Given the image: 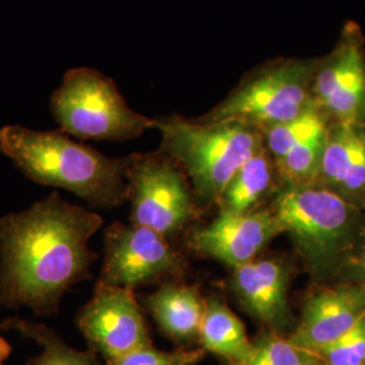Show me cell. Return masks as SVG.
I'll list each match as a JSON object with an SVG mask.
<instances>
[{
    "label": "cell",
    "instance_id": "1",
    "mask_svg": "<svg viewBox=\"0 0 365 365\" xmlns=\"http://www.w3.org/2000/svg\"><path fill=\"white\" fill-rule=\"evenodd\" d=\"M103 225L91 210L58 192L0 218V306L36 317L60 312L66 292L92 279L98 253L90 240Z\"/></svg>",
    "mask_w": 365,
    "mask_h": 365
},
{
    "label": "cell",
    "instance_id": "2",
    "mask_svg": "<svg viewBox=\"0 0 365 365\" xmlns=\"http://www.w3.org/2000/svg\"><path fill=\"white\" fill-rule=\"evenodd\" d=\"M0 150L29 180L63 188L96 209H115L128 200L129 156H105L61 130L19 125L0 129Z\"/></svg>",
    "mask_w": 365,
    "mask_h": 365
},
{
    "label": "cell",
    "instance_id": "3",
    "mask_svg": "<svg viewBox=\"0 0 365 365\" xmlns=\"http://www.w3.org/2000/svg\"><path fill=\"white\" fill-rule=\"evenodd\" d=\"M269 209L317 283L341 274L359 247L361 209L317 185H279Z\"/></svg>",
    "mask_w": 365,
    "mask_h": 365
},
{
    "label": "cell",
    "instance_id": "4",
    "mask_svg": "<svg viewBox=\"0 0 365 365\" xmlns=\"http://www.w3.org/2000/svg\"><path fill=\"white\" fill-rule=\"evenodd\" d=\"M160 150L185 173L194 194L218 203L235 173L264 146L259 129L242 122H203L172 115L156 118Z\"/></svg>",
    "mask_w": 365,
    "mask_h": 365
},
{
    "label": "cell",
    "instance_id": "5",
    "mask_svg": "<svg viewBox=\"0 0 365 365\" xmlns=\"http://www.w3.org/2000/svg\"><path fill=\"white\" fill-rule=\"evenodd\" d=\"M51 113L60 130L81 141H129L155 129V119L134 111L113 78L87 66L66 71Z\"/></svg>",
    "mask_w": 365,
    "mask_h": 365
},
{
    "label": "cell",
    "instance_id": "6",
    "mask_svg": "<svg viewBox=\"0 0 365 365\" xmlns=\"http://www.w3.org/2000/svg\"><path fill=\"white\" fill-rule=\"evenodd\" d=\"M318 60L280 58L249 75L203 122H242L262 131L303 115L314 103V71Z\"/></svg>",
    "mask_w": 365,
    "mask_h": 365
},
{
    "label": "cell",
    "instance_id": "7",
    "mask_svg": "<svg viewBox=\"0 0 365 365\" xmlns=\"http://www.w3.org/2000/svg\"><path fill=\"white\" fill-rule=\"evenodd\" d=\"M130 223L172 241L200 217L194 190L180 167L160 149L129 156Z\"/></svg>",
    "mask_w": 365,
    "mask_h": 365
},
{
    "label": "cell",
    "instance_id": "8",
    "mask_svg": "<svg viewBox=\"0 0 365 365\" xmlns=\"http://www.w3.org/2000/svg\"><path fill=\"white\" fill-rule=\"evenodd\" d=\"M99 282L135 288L179 282L187 269L182 252L168 238L137 225L113 222L105 230Z\"/></svg>",
    "mask_w": 365,
    "mask_h": 365
},
{
    "label": "cell",
    "instance_id": "9",
    "mask_svg": "<svg viewBox=\"0 0 365 365\" xmlns=\"http://www.w3.org/2000/svg\"><path fill=\"white\" fill-rule=\"evenodd\" d=\"M75 322L90 349L105 361L153 345L143 307L129 288L98 280L91 299L78 310Z\"/></svg>",
    "mask_w": 365,
    "mask_h": 365
},
{
    "label": "cell",
    "instance_id": "10",
    "mask_svg": "<svg viewBox=\"0 0 365 365\" xmlns=\"http://www.w3.org/2000/svg\"><path fill=\"white\" fill-rule=\"evenodd\" d=\"M312 93L331 122L365 125V48L356 25L348 24L336 48L318 60Z\"/></svg>",
    "mask_w": 365,
    "mask_h": 365
},
{
    "label": "cell",
    "instance_id": "11",
    "mask_svg": "<svg viewBox=\"0 0 365 365\" xmlns=\"http://www.w3.org/2000/svg\"><path fill=\"white\" fill-rule=\"evenodd\" d=\"M280 235H284V227L271 209L218 212L214 221L188 230L185 247L195 256L220 261L233 269L256 260Z\"/></svg>",
    "mask_w": 365,
    "mask_h": 365
},
{
    "label": "cell",
    "instance_id": "12",
    "mask_svg": "<svg viewBox=\"0 0 365 365\" xmlns=\"http://www.w3.org/2000/svg\"><path fill=\"white\" fill-rule=\"evenodd\" d=\"M365 313V283L345 280L315 284L302 303L295 329L287 337L294 345L317 353L342 337Z\"/></svg>",
    "mask_w": 365,
    "mask_h": 365
},
{
    "label": "cell",
    "instance_id": "13",
    "mask_svg": "<svg viewBox=\"0 0 365 365\" xmlns=\"http://www.w3.org/2000/svg\"><path fill=\"white\" fill-rule=\"evenodd\" d=\"M295 267L286 257H262L232 269L230 288L245 312L265 330L287 336L295 329L288 291Z\"/></svg>",
    "mask_w": 365,
    "mask_h": 365
},
{
    "label": "cell",
    "instance_id": "14",
    "mask_svg": "<svg viewBox=\"0 0 365 365\" xmlns=\"http://www.w3.org/2000/svg\"><path fill=\"white\" fill-rule=\"evenodd\" d=\"M313 185L365 209V125L331 122Z\"/></svg>",
    "mask_w": 365,
    "mask_h": 365
},
{
    "label": "cell",
    "instance_id": "15",
    "mask_svg": "<svg viewBox=\"0 0 365 365\" xmlns=\"http://www.w3.org/2000/svg\"><path fill=\"white\" fill-rule=\"evenodd\" d=\"M158 330L168 339L187 344L199 337L206 299L197 286L180 282L164 283L144 299Z\"/></svg>",
    "mask_w": 365,
    "mask_h": 365
},
{
    "label": "cell",
    "instance_id": "16",
    "mask_svg": "<svg viewBox=\"0 0 365 365\" xmlns=\"http://www.w3.org/2000/svg\"><path fill=\"white\" fill-rule=\"evenodd\" d=\"M279 185L274 160L264 145L235 173L217 206L220 212H250L261 209V205L276 194Z\"/></svg>",
    "mask_w": 365,
    "mask_h": 365
},
{
    "label": "cell",
    "instance_id": "17",
    "mask_svg": "<svg viewBox=\"0 0 365 365\" xmlns=\"http://www.w3.org/2000/svg\"><path fill=\"white\" fill-rule=\"evenodd\" d=\"M197 339L202 349L220 356L223 361L244 360L252 349L244 324L218 298L206 300Z\"/></svg>",
    "mask_w": 365,
    "mask_h": 365
},
{
    "label": "cell",
    "instance_id": "18",
    "mask_svg": "<svg viewBox=\"0 0 365 365\" xmlns=\"http://www.w3.org/2000/svg\"><path fill=\"white\" fill-rule=\"evenodd\" d=\"M4 331H16L25 339L37 342L42 351L27 360L26 365H103L99 354L91 349L78 351L68 345L51 327L10 317L0 324Z\"/></svg>",
    "mask_w": 365,
    "mask_h": 365
},
{
    "label": "cell",
    "instance_id": "19",
    "mask_svg": "<svg viewBox=\"0 0 365 365\" xmlns=\"http://www.w3.org/2000/svg\"><path fill=\"white\" fill-rule=\"evenodd\" d=\"M313 353L294 345L287 336L264 330L252 339V349L244 360L225 365H318Z\"/></svg>",
    "mask_w": 365,
    "mask_h": 365
},
{
    "label": "cell",
    "instance_id": "20",
    "mask_svg": "<svg viewBox=\"0 0 365 365\" xmlns=\"http://www.w3.org/2000/svg\"><path fill=\"white\" fill-rule=\"evenodd\" d=\"M313 354L324 365H365V313L342 337Z\"/></svg>",
    "mask_w": 365,
    "mask_h": 365
},
{
    "label": "cell",
    "instance_id": "21",
    "mask_svg": "<svg viewBox=\"0 0 365 365\" xmlns=\"http://www.w3.org/2000/svg\"><path fill=\"white\" fill-rule=\"evenodd\" d=\"M206 353L202 348L165 352L150 345L114 360L105 361V365H196L205 359Z\"/></svg>",
    "mask_w": 365,
    "mask_h": 365
},
{
    "label": "cell",
    "instance_id": "22",
    "mask_svg": "<svg viewBox=\"0 0 365 365\" xmlns=\"http://www.w3.org/2000/svg\"><path fill=\"white\" fill-rule=\"evenodd\" d=\"M341 274H344L346 280H356V282L365 283V223L359 247L351 257V260L346 262V265L341 271Z\"/></svg>",
    "mask_w": 365,
    "mask_h": 365
},
{
    "label": "cell",
    "instance_id": "23",
    "mask_svg": "<svg viewBox=\"0 0 365 365\" xmlns=\"http://www.w3.org/2000/svg\"><path fill=\"white\" fill-rule=\"evenodd\" d=\"M13 352V346L7 339L0 337V365H4V361L9 359V356Z\"/></svg>",
    "mask_w": 365,
    "mask_h": 365
},
{
    "label": "cell",
    "instance_id": "24",
    "mask_svg": "<svg viewBox=\"0 0 365 365\" xmlns=\"http://www.w3.org/2000/svg\"><path fill=\"white\" fill-rule=\"evenodd\" d=\"M318 365H324V364H321V363H319V364H318Z\"/></svg>",
    "mask_w": 365,
    "mask_h": 365
}]
</instances>
